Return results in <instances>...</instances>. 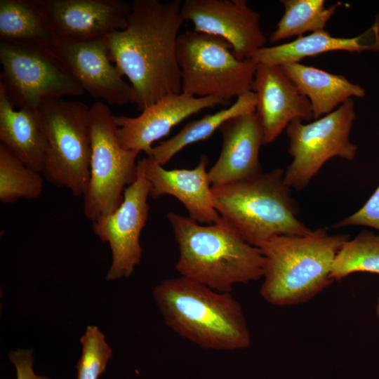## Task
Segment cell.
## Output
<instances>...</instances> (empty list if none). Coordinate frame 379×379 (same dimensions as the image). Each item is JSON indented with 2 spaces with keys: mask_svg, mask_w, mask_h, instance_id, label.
<instances>
[{
  "mask_svg": "<svg viewBox=\"0 0 379 379\" xmlns=\"http://www.w3.org/2000/svg\"><path fill=\"white\" fill-rule=\"evenodd\" d=\"M126 27L106 36L109 54L130 83L138 111L182 93L176 44L185 20L182 1L135 0Z\"/></svg>",
  "mask_w": 379,
  "mask_h": 379,
  "instance_id": "6da1fadb",
  "label": "cell"
},
{
  "mask_svg": "<svg viewBox=\"0 0 379 379\" xmlns=\"http://www.w3.org/2000/svg\"><path fill=\"white\" fill-rule=\"evenodd\" d=\"M166 217L178 246L175 269L180 276L225 293L236 284L262 278L265 258L260 249L222 218L203 225L173 211Z\"/></svg>",
  "mask_w": 379,
  "mask_h": 379,
  "instance_id": "7a4b0ae2",
  "label": "cell"
},
{
  "mask_svg": "<svg viewBox=\"0 0 379 379\" xmlns=\"http://www.w3.org/2000/svg\"><path fill=\"white\" fill-rule=\"evenodd\" d=\"M153 296L166 324L201 348L234 351L251 343L242 307L230 293L180 276L161 281Z\"/></svg>",
  "mask_w": 379,
  "mask_h": 379,
  "instance_id": "3957f363",
  "label": "cell"
},
{
  "mask_svg": "<svg viewBox=\"0 0 379 379\" xmlns=\"http://www.w3.org/2000/svg\"><path fill=\"white\" fill-rule=\"evenodd\" d=\"M348 239V235H330L322 228L302 236L272 238L259 248L265 258L261 296L277 306L311 300L333 281L332 262Z\"/></svg>",
  "mask_w": 379,
  "mask_h": 379,
  "instance_id": "277c9868",
  "label": "cell"
},
{
  "mask_svg": "<svg viewBox=\"0 0 379 379\" xmlns=\"http://www.w3.org/2000/svg\"><path fill=\"white\" fill-rule=\"evenodd\" d=\"M284 175L279 168L212 187L217 212L252 246L260 248L277 236H302L312 231L298 220V205Z\"/></svg>",
  "mask_w": 379,
  "mask_h": 379,
  "instance_id": "5b68a950",
  "label": "cell"
},
{
  "mask_svg": "<svg viewBox=\"0 0 379 379\" xmlns=\"http://www.w3.org/2000/svg\"><path fill=\"white\" fill-rule=\"evenodd\" d=\"M176 56L183 93L231 102L251 91L258 62L239 60L220 36L187 30L178 37Z\"/></svg>",
  "mask_w": 379,
  "mask_h": 379,
  "instance_id": "8992f818",
  "label": "cell"
},
{
  "mask_svg": "<svg viewBox=\"0 0 379 379\" xmlns=\"http://www.w3.org/2000/svg\"><path fill=\"white\" fill-rule=\"evenodd\" d=\"M89 109L83 102L60 98L44 102L38 110L46 140L41 173L76 197H84L90 178Z\"/></svg>",
  "mask_w": 379,
  "mask_h": 379,
  "instance_id": "52a82bcc",
  "label": "cell"
},
{
  "mask_svg": "<svg viewBox=\"0 0 379 379\" xmlns=\"http://www.w3.org/2000/svg\"><path fill=\"white\" fill-rule=\"evenodd\" d=\"M89 125L90 178L84 195V213L95 221L121 204L125 189L137 177L139 152L121 147L114 115L105 103L98 101L90 107Z\"/></svg>",
  "mask_w": 379,
  "mask_h": 379,
  "instance_id": "ba28073f",
  "label": "cell"
},
{
  "mask_svg": "<svg viewBox=\"0 0 379 379\" xmlns=\"http://www.w3.org/2000/svg\"><path fill=\"white\" fill-rule=\"evenodd\" d=\"M1 81L14 107L38 112L46 101L84 91L52 49L0 41Z\"/></svg>",
  "mask_w": 379,
  "mask_h": 379,
  "instance_id": "9c48e42d",
  "label": "cell"
},
{
  "mask_svg": "<svg viewBox=\"0 0 379 379\" xmlns=\"http://www.w3.org/2000/svg\"><path fill=\"white\" fill-rule=\"evenodd\" d=\"M355 118L354 102L350 99L309 124L298 119L290 122L286 131L293 161L284 175L290 188L304 189L332 157L354 159L357 147L350 141V135Z\"/></svg>",
  "mask_w": 379,
  "mask_h": 379,
  "instance_id": "30bf717a",
  "label": "cell"
},
{
  "mask_svg": "<svg viewBox=\"0 0 379 379\" xmlns=\"http://www.w3.org/2000/svg\"><path fill=\"white\" fill-rule=\"evenodd\" d=\"M151 185L145 174V157L137 161V177L124 190V199L112 213L93 221L95 234L109 244L112 260L107 280L131 276L141 260L140 236L148 218Z\"/></svg>",
  "mask_w": 379,
  "mask_h": 379,
  "instance_id": "8fae6325",
  "label": "cell"
},
{
  "mask_svg": "<svg viewBox=\"0 0 379 379\" xmlns=\"http://www.w3.org/2000/svg\"><path fill=\"white\" fill-rule=\"evenodd\" d=\"M181 14L195 31L225 39L239 60L251 58L266 44L260 15L245 0H185Z\"/></svg>",
  "mask_w": 379,
  "mask_h": 379,
  "instance_id": "7c38bea8",
  "label": "cell"
},
{
  "mask_svg": "<svg viewBox=\"0 0 379 379\" xmlns=\"http://www.w3.org/2000/svg\"><path fill=\"white\" fill-rule=\"evenodd\" d=\"M58 41L105 38L126 27L131 4L122 0H34Z\"/></svg>",
  "mask_w": 379,
  "mask_h": 379,
  "instance_id": "4fadbf2b",
  "label": "cell"
},
{
  "mask_svg": "<svg viewBox=\"0 0 379 379\" xmlns=\"http://www.w3.org/2000/svg\"><path fill=\"white\" fill-rule=\"evenodd\" d=\"M84 91L112 105L132 102L130 84L109 57L106 37L89 41H58L52 48Z\"/></svg>",
  "mask_w": 379,
  "mask_h": 379,
  "instance_id": "5bb4252c",
  "label": "cell"
},
{
  "mask_svg": "<svg viewBox=\"0 0 379 379\" xmlns=\"http://www.w3.org/2000/svg\"><path fill=\"white\" fill-rule=\"evenodd\" d=\"M231 105L230 101L214 97L199 98L183 92L170 94L136 117L114 116L118 140L123 148L149 156L152 144L186 118L206 108Z\"/></svg>",
  "mask_w": 379,
  "mask_h": 379,
  "instance_id": "9a60e30c",
  "label": "cell"
},
{
  "mask_svg": "<svg viewBox=\"0 0 379 379\" xmlns=\"http://www.w3.org/2000/svg\"><path fill=\"white\" fill-rule=\"evenodd\" d=\"M251 91L257 98L255 114L263 132V145L273 142L290 122L313 119L311 104L279 65L258 62Z\"/></svg>",
  "mask_w": 379,
  "mask_h": 379,
  "instance_id": "2e32d148",
  "label": "cell"
},
{
  "mask_svg": "<svg viewBox=\"0 0 379 379\" xmlns=\"http://www.w3.org/2000/svg\"><path fill=\"white\" fill-rule=\"evenodd\" d=\"M218 131L222 145L218 160L208 171L212 187L244 181L262 172L259 151L263 132L255 111L229 119Z\"/></svg>",
  "mask_w": 379,
  "mask_h": 379,
  "instance_id": "e0dca14e",
  "label": "cell"
},
{
  "mask_svg": "<svg viewBox=\"0 0 379 379\" xmlns=\"http://www.w3.org/2000/svg\"><path fill=\"white\" fill-rule=\"evenodd\" d=\"M208 162V157L203 154L192 169L168 170L147 156L145 174L151 185L149 196L154 199L164 195L175 197L185 206L190 218L198 223L212 225L220 221L206 170Z\"/></svg>",
  "mask_w": 379,
  "mask_h": 379,
  "instance_id": "ac0fdd59",
  "label": "cell"
},
{
  "mask_svg": "<svg viewBox=\"0 0 379 379\" xmlns=\"http://www.w3.org/2000/svg\"><path fill=\"white\" fill-rule=\"evenodd\" d=\"M333 51L357 53L372 51L379 53V14L373 25L359 36L338 37L332 36L324 29L319 30L288 43L263 47L251 58L258 62L281 66L299 62L306 57Z\"/></svg>",
  "mask_w": 379,
  "mask_h": 379,
  "instance_id": "d6986e66",
  "label": "cell"
},
{
  "mask_svg": "<svg viewBox=\"0 0 379 379\" xmlns=\"http://www.w3.org/2000/svg\"><path fill=\"white\" fill-rule=\"evenodd\" d=\"M0 140L25 164L41 173L46 140L38 112L14 109L0 82Z\"/></svg>",
  "mask_w": 379,
  "mask_h": 379,
  "instance_id": "ffe728a7",
  "label": "cell"
},
{
  "mask_svg": "<svg viewBox=\"0 0 379 379\" xmlns=\"http://www.w3.org/2000/svg\"><path fill=\"white\" fill-rule=\"evenodd\" d=\"M283 71L311 104L313 119L328 114L339 105L363 98L364 89L343 75L329 73L300 62L281 65Z\"/></svg>",
  "mask_w": 379,
  "mask_h": 379,
  "instance_id": "44dd1931",
  "label": "cell"
},
{
  "mask_svg": "<svg viewBox=\"0 0 379 379\" xmlns=\"http://www.w3.org/2000/svg\"><path fill=\"white\" fill-rule=\"evenodd\" d=\"M0 40L49 49L58 41L34 0H0Z\"/></svg>",
  "mask_w": 379,
  "mask_h": 379,
  "instance_id": "7402d4cb",
  "label": "cell"
},
{
  "mask_svg": "<svg viewBox=\"0 0 379 379\" xmlns=\"http://www.w3.org/2000/svg\"><path fill=\"white\" fill-rule=\"evenodd\" d=\"M256 102V95L252 91L241 95L227 108L187 123L173 137L153 146L149 157L164 166L186 146L211 137L229 119L255 112Z\"/></svg>",
  "mask_w": 379,
  "mask_h": 379,
  "instance_id": "603a6c76",
  "label": "cell"
},
{
  "mask_svg": "<svg viewBox=\"0 0 379 379\" xmlns=\"http://www.w3.org/2000/svg\"><path fill=\"white\" fill-rule=\"evenodd\" d=\"M281 3L284 12L270 35L271 43L324 29L339 5L326 7L324 0H281Z\"/></svg>",
  "mask_w": 379,
  "mask_h": 379,
  "instance_id": "cb8c5ba5",
  "label": "cell"
},
{
  "mask_svg": "<svg viewBox=\"0 0 379 379\" xmlns=\"http://www.w3.org/2000/svg\"><path fill=\"white\" fill-rule=\"evenodd\" d=\"M41 173L25 164L2 143L0 144V201L14 203L20 199L33 200L41 194Z\"/></svg>",
  "mask_w": 379,
  "mask_h": 379,
  "instance_id": "d4e9b609",
  "label": "cell"
},
{
  "mask_svg": "<svg viewBox=\"0 0 379 379\" xmlns=\"http://www.w3.org/2000/svg\"><path fill=\"white\" fill-rule=\"evenodd\" d=\"M357 272L379 274V235L362 231L347 240L335 255L331 268L333 281Z\"/></svg>",
  "mask_w": 379,
  "mask_h": 379,
  "instance_id": "484cf974",
  "label": "cell"
},
{
  "mask_svg": "<svg viewBox=\"0 0 379 379\" xmlns=\"http://www.w3.org/2000/svg\"><path fill=\"white\" fill-rule=\"evenodd\" d=\"M81 355L77 364V379H98L105 371L112 355L103 333L95 326H88L80 338Z\"/></svg>",
  "mask_w": 379,
  "mask_h": 379,
  "instance_id": "4316f807",
  "label": "cell"
},
{
  "mask_svg": "<svg viewBox=\"0 0 379 379\" xmlns=\"http://www.w3.org/2000/svg\"><path fill=\"white\" fill-rule=\"evenodd\" d=\"M350 225L367 226L379 230V186L359 211L335 223L333 227Z\"/></svg>",
  "mask_w": 379,
  "mask_h": 379,
  "instance_id": "83f0119b",
  "label": "cell"
},
{
  "mask_svg": "<svg viewBox=\"0 0 379 379\" xmlns=\"http://www.w3.org/2000/svg\"><path fill=\"white\" fill-rule=\"evenodd\" d=\"M8 357L15 368L17 379H50L34 373L31 350L20 349L13 351L8 354Z\"/></svg>",
  "mask_w": 379,
  "mask_h": 379,
  "instance_id": "f1b7e54d",
  "label": "cell"
},
{
  "mask_svg": "<svg viewBox=\"0 0 379 379\" xmlns=\"http://www.w3.org/2000/svg\"><path fill=\"white\" fill-rule=\"evenodd\" d=\"M375 312H376V315L379 318V293H378V299H377V303H376V306H375Z\"/></svg>",
  "mask_w": 379,
  "mask_h": 379,
  "instance_id": "f546056e",
  "label": "cell"
}]
</instances>
